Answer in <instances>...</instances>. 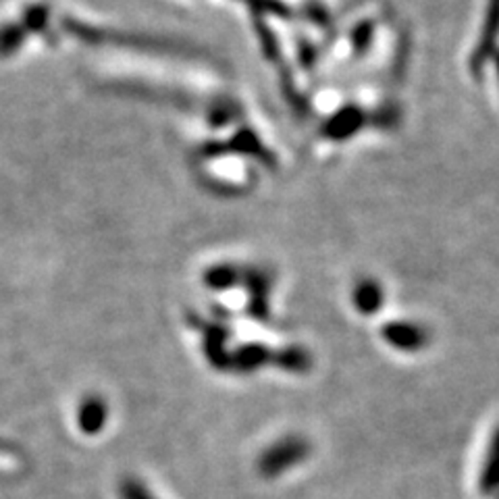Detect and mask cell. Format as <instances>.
Here are the masks:
<instances>
[{
	"mask_svg": "<svg viewBox=\"0 0 499 499\" xmlns=\"http://www.w3.org/2000/svg\"><path fill=\"white\" fill-rule=\"evenodd\" d=\"M78 422H79L81 431H86L87 435L98 433L106 422V406L100 400H96V397L90 402L81 403Z\"/></svg>",
	"mask_w": 499,
	"mask_h": 499,
	"instance_id": "cell-1",
	"label": "cell"
},
{
	"mask_svg": "<svg viewBox=\"0 0 499 499\" xmlns=\"http://www.w3.org/2000/svg\"><path fill=\"white\" fill-rule=\"evenodd\" d=\"M121 491H123V499H154L146 489L142 487L140 483H136V481L125 483Z\"/></svg>",
	"mask_w": 499,
	"mask_h": 499,
	"instance_id": "cell-2",
	"label": "cell"
}]
</instances>
